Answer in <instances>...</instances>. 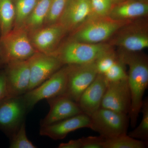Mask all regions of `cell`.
<instances>
[{
	"instance_id": "23",
	"label": "cell",
	"mask_w": 148,
	"mask_h": 148,
	"mask_svg": "<svg viewBox=\"0 0 148 148\" xmlns=\"http://www.w3.org/2000/svg\"><path fill=\"white\" fill-rule=\"evenodd\" d=\"M140 112L142 119L137 127L127 134L130 137L148 143V100H144Z\"/></svg>"
},
{
	"instance_id": "5",
	"label": "cell",
	"mask_w": 148,
	"mask_h": 148,
	"mask_svg": "<svg viewBox=\"0 0 148 148\" xmlns=\"http://www.w3.org/2000/svg\"><path fill=\"white\" fill-rule=\"evenodd\" d=\"M90 117L89 128L106 140L127 133L130 123L127 114L101 108Z\"/></svg>"
},
{
	"instance_id": "20",
	"label": "cell",
	"mask_w": 148,
	"mask_h": 148,
	"mask_svg": "<svg viewBox=\"0 0 148 148\" xmlns=\"http://www.w3.org/2000/svg\"><path fill=\"white\" fill-rule=\"evenodd\" d=\"M15 16L14 0H0V38L13 29Z\"/></svg>"
},
{
	"instance_id": "2",
	"label": "cell",
	"mask_w": 148,
	"mask_h": 148,
	"mask_svg": "<svg viewBox=\"0 0 148 148\" xmlns=\"http://www.w3.org/2000/svg\"><path fill=\"white\" fill-rule=\"evenodd\" d=\"M113 51L112 45L104 43H86L69 40L52 53L64 65L95 62L102 56Z\"/></svg>"
},
{
	"instance_id": "1",
	"label": "cell",
	"mask_w": 148,
	"mask_h": 148,
	"mask_svg": "<svg viewBox=\"0 0 148 148\" xmlns=\"http://www.w3.org/2000/svg\"><path fill=\"white\" fill-rule=\"evenodd\" d=\"M118 55L129 68L127 80L131 101L128 115L131 127H135L144 101L143 96L148 87L147 58L146 56L138 53H130L122 51Z\"/></svg>"
},
{
	"instance_id": "15",
	"label": "cell",
	"mask_w": 148,
	"mask_h": 148,
	"mask_svg": "<svg viewBox=\"0 0 148 148\" xmlns=\"http://www.w3.org/2000/svg\"><path fill=\"white\" fill-rule=\"evenodd\" d=\"M90 124V117L82 113L53 124L40 126V134L53 140H61L70 132L80 128H89Z\"/></svg>"
},
{
	"instance_id": "33",
	"label": "cell",
	"mask_w": 148,
	"mask_h": 148,
	"mask_svg": "<svg viewBox=\"0 0 148 148\" xmlns=\"http://www.w3.org/2000/svg\"><path fill=\"white\" fill-rule=\"evenodd\" d=\"M112 1L113 5L115 4L118 3L120 2L123 1H124V0H112Z\"/></svg>"
},
{
	"instance_id": "16",
	"label": "cell",
	"mask_w": 148,
	"mask_h": 148,
	"mask_svg": "<svg viewBox=\"0 0 148 148\" xmlns=\"http://www.w3.org/2000/svg\"><path fill=\"white\" fill-rule=\"evenodd\" d=\"M108 83L104 75L98 73L94 81L83 92L78 102L83 113L90 116L101 108Z\"/></svg>"
},
{
	"instance_id": "9",
	"label": "cell",
	"mask_w": 148,
	"mask_h": 148,
	"mask_svg": "<svg viewBox=\"0 0 148 148\" xmlns=\"http://www.w3.org/2000/svg\"><path fill=\"white\" fill-rule=\"evenodd\" d=\"M28 60L30 80L27 91L38 86L64 66L55 56L38 51Z\"/></svg>"
},
{
	"instance_id": "13",
	"label": "cell",
	"mask_w": 148,
	"mask_h": 148,
	"mask_svg": "<svg viewBox=\"0 0 148 148\" xmlns=\"http://www.w3.org/2000/svg\"><path fill=\"white\" fill-rule=\"evenodd\" d=\"M47 100L50 106V110L41 121L40 126L53 124L83 113L78 104L65 94Z\"/></svg>"
},
{
	"instance_id": "3",
	"label": "cell",
	"mask_w": 148,
	"mask_h": 148,
	"mask_svg": "<svg viewBox=\"0 0 148 148\" xmlns=\"http://www.w3.org/2000/svg\"><path fill=\"white\" fill-rule=\"evenodd\" d=\"M129 22L114 20L108 16L90 18L71 32L69 40L86 43H103Z\"/></svg>"
},
{
	"instance_id": "4",
	"label": "cell",
	"mask_w": 148,
	"mask_h": 148,
	"mask_svg": "<svg viewBox=\"0 0 148 148\" xmlns=\"http://www.w3.org/2000/svg\"><path fill=\"white\" fill-rule=\"evenodd\" d=\"M0 47L5 65L27 61L37 52L23 28L13 29L0 38Z\"/></svg>"
},
{
	"instance_id": "29",
	"label": "cell",
	"mask_w": 148,
	"mask_h": 148,
	"mask_svg": "<svg viewBox=\"0 0 148 148\" xmlns=\"http://www.w3.org/2000/svg\"><path fill=\"white\" fill-rule=\"evenodd\" d=\"M82 148H103L105 139L99 136H88L81 138Z\"/></svg>"
},
{
	"instance_id": "32",
	"label": "cell",
	"mask_w": 148,
	"mask_h": 148,
	"mask_svg": "<svg viewBox=\"0 0 148 148\" xmlns=\"http://www.w3.org/2000/svg\"><path fill=\"white\" fill-rule=\"evenodd\" d=\"M5 66V64L3 58L2 53L0 47V70L3 69Z\"/></svg>"
},
{
	"instance_id": "22",
	"label": "cell",
	"mask_w": 148,
	"mask_h": 148,
	"mask_svg": "<svg viewBox=\"0 0 148 148\" xmlns=\"http://www.w3.org/2000/svg\"><path fill=\"white\" fill-rule=\"evenodd\" d=\"M38 0H14L15 6V22L13 29L22 28L31 14Z\"/></svg>"
},
{
	"instance_id": "7",
	"label": "cell",
	"mask_w": 148,
	"mask_h": 148,
	"mask_svg": "<svg viewBox=\"0 0 148 148\" xmlns=\"http://www.w3.org/2000/svg\"><path fill=\"white\" fill-rule=\"evenodd\" d=\"M29 112L23 95L6 96L0 101V130L10 137L25 123Z\"/></svg>"
},
{
	"instance_id": "18",
	"label": "cell",
	"mask_w": 148,
	"mask_h": 148,
	"mask_svg": "<svg viewBox=\"0 0 148 148\" xmlns=\"http://www.w3.org/2000/svg\"><path fill=\"white\" fill-rule=\"evenodd\" d=\"M148 14V1L124 0L113 5L108 16L118 21H129Z\"/></svg>"
},
{
	"instance_id": "28",
	"label": "cell",
	"mask_w": 148,
	"mask_h": 148,
	"mask_svg": "<svg viewBox=\"0 0 148 148\" xmlns=\"http://www.w3.org/2000/svg\"><path fill=\"white\" fill-rule=\"evenodd\" d=\"M118 59L114 51L102 56L95 61L98 73L104 75Z\"/></svg>"
},
{
	"instance_id": "12",
	"label": "cell",
	"mask_w": 148,
	"mask_h": 148,
	"mask_svg": "<svg viewBox=\"0 0 148 148\" xmlns=\"http://www.w3.org/2000/svg\"><path fill=\"white\" fill-rule=\"evenodd\" d=\"M68 32L59 23L46 26L29 35L32 45L38 52L52 54Z\"/></svg>"
},
{
	"instance_id": "24",
	"label": "cell",
	"mask_w": 148,
	"mask_h": 148,
	"mask_svg": "<svg viewBox=\"0 0 148 148\" xmlns=\"http://www.w3.org/2000/svg\"><path fill=\"white\" fill-rule=\"evenodd\" d=\"M9 138L10 139L9 148H37L36 146L34 145L27 137L25 122L21 125L20 127Z\"/></svg>"
},
{
	"instance_id": "21",
	"label": "cell",
	"mask_w": 148,
	"mask_h": 148,
	"mask_svg": "<svg viewBox=\"0 0 148 148\" xmlns=\"http://www.w3.org/2000/svg\"><path fill=\"white\" fill-rule=\"evenodd\" d=\"M147 146L148 143L132 138L125 133L105 139L103 148H145Z\"/></svg>"
},
{
	"instance_id": "10",
	"label": "cell",
	"mask_w": 148,
	"mask_h": 148,
	"mask_svg": "<svg viewBox=\"0 0 148 148\" xmlns=\"http://www.w3.org/2000/svg\"><path fill=\"white\" fill-rule=\"evenodd\" d=\"M3 69L7 96H21L27 92L30 80L29 60L10 63Z\"/></svg>"
},
{
	"instance_id": "25",
	"label": "cell",
	"mask_w": 148,
	"mask_h": 148,
	"mask_svg": "<svg viewBox=\"0 0 148 148\" xmlns=\"http://www.w3.org/2000/svg\"><path fill=\"white\" fill-rule=\"evenodd\" d=\"M68 1L69 0L51 1L49 12L46 19L44 27L58 23Z\"/></svg>"
},
{
	"instance_id": "8",
	"label": "cell",
	"mask_w": 148,
	"mask_h": 148,
	"mask_svg": "<svg viewBox=\"0 0 148 148\" xmlns=\"http://www.w3.org/2000/svg\"><path fill=\"white\" fill-rule=\"evenodd\" d=\"M66 66L67 84L64 94L78 103L81 95L98 74L95 62Z\"/></svg>"
},
{
	"instance_id": "14",
	"label": "cell",
	"mask_w": 148,
	"mask_h": 148,
	"mask_svg": "<svg viewBox=\"0 0 148 148\" xmlns=\"http://www.w3.org/2000/svg\"><path fill=\"white\" fill-rule=\"evenodd\" d=\"M90 0H69L58 23L68 33L73 32L91 17Z\"/></svg>"
},
{
	"instance_id": "27",
	"label": "cell",
	"mask_w": 148,
	"mask_h": 148,
	"mask_svg": "<svg viewBox=\"0 0 148 148\" xmlns=\"http://www.w3.org/2000/svg\"><path fill=\"white\" fill-rule=\"evenodd\" d=\"M91 15L90 18L108 16L113 3L112 0H90Z\"/></svg>"
},
{
	"instance_id": "17",
	"label": "cell",
	"mask_w": 148,
	"mask_h": 148,
	"mask_svg": "<svg viewBox=\"0 0 148 148\" xmlns=\"http://www.w3.org/2000/svg\"><path fill=\"white\" fill-rule=\"evenodd\" d=\"M123 30L113 40L112 45L121 47L122 51L138 53L148 47L147 28L132 26Z\"/></svg>"
},
{
	"instance_id": "6",
	"label": "cell",
	"mask_w": 148,
	"mask_h": 148,
	"mask_svg": "<svg viewBox=\"0 0 148 148\" xmlns=\"http://www.w3.org/2000/svg\"><path fill=\"white\" fill-rule=\"evenodd\" d=\"M67 80V68L64 65L41 84L22 95L28 110H31L40 101L64 94Z\"/></svg>"
},
{
	"instance_id": "19",
	"label": "cell",
	"mask_w": 148,
	"mask_h": 148,
	"mask_svg": "<svg viewBox=\"0 0 148 148\" xmlns=\"http://www.w3.org/2000/svg\"><path fill=\"white\" fill-rule=\"evenodd\" d=\"M52 0H38L33 11L22 28L29 35L41 29L50 9Z\"/></svg>"
},
{
	"instance_id": "26",
	"label": "cell",
	"mask_w": 148,
	"mask_h": 148,
	"mask_svg": "<svg viewBox=\"0 0 148 148\" xmlns=\"http://www.w3.org/2000/svg\"><path fill=\"white\" fill-rule=\"evenodd\" d=\"M103 75L108 82H116L126 79L127 74L125 69V65L119 57L117 61Z\"/></svg>"
},
{
	"instance_id": "31",
	"label": "cell",
	"mask_w": 148,
	"mask_h": 148,
	"mask_svg": "<svg viewBox=\"0 0 148 148\" xmlns=\"http://www.w3.org/2000/svg\"><path fill=\"white\" fill-rule=\"evenodd\" d=\"M82 138L77 140H71L68 143H62L58 146V148H82Z\"/></svg>"
},
{
	"instance_id": "34",
	"label": "cell",
	"mask_w": 148,
	"mask_h": 148,
	"mask_svg": "<svg viewBox=\"0 0 148 148\" xmlns=\"http://www.w3.org/2000/svg\"><path fill=\"white\" fill-rule=\"evenodd\" d=\"M143 1H148V0H143Z\"/></svg>"
},
{
	"instance_id": "11",
	"label": "cell",
	"mask_w": 148,
	"mask_h": 148,
	"mask_svg": "<svg viewBox=\"0 0 148 148\" xmlns=\"http://www.w3.org/2000/svg\"><path fill=\"white\" fill-rule=\"evenodd\" d=\"M131 101L130 90L126 79L108 82L101 108L128 115Z\"/></svg>"
},
{
	"instance_id": "30",
	"label": "cell",
	"mask_w": 148,
	"mask_h": 148,
	"mask_svg": "<svg viewBox=\"0 0 148 148\" xmlns=\"http://www.w3.org/2000/svg\"><path fill=\"white\" fill-rule=\"evenodd\" d=\"M7 96L5 75L4 69H3L0 70V101Z\"/></svg>"
}]
</instances>
